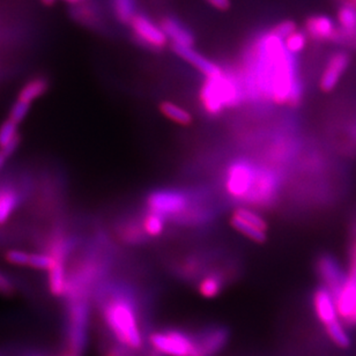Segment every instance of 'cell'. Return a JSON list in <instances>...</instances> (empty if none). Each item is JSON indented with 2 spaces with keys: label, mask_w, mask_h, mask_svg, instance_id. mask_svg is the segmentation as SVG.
<instances>
[{
  "label": "cell",
  "mask_w": 356,
  "mask_h": 356,
  "mask_svg": "<svg viewBox=\"0 0 356 356\" xmlns=\"http://www.w3.org/2000/svg\"><path fill=\"white\" fill-rule=\"evenodd\" d=\"M241 78L245 95L275 106H296L303 96L296 55L288 51L282 38L265 34L258 38Z\"/></svg>",
  "instance_id": "6da1fadb"
},
{
  "label": "cell",
  "mask_w": 356,
  "mask_h": 356,
  "mask_svg": "<svg viewBox=\"0 0 356 356\" xmlns=\"http://www.w3.org/2000/svg\"><path fill=\"white\" fill-rule=\"evenodd\" d=\"M102 314L106 325L118 343L130 350H140L144 339L130 295L122 291L110 295L103 305Z\"/></svg>",
  "instance_id": "7a4b0ae2"
},
{
  "label": "cell",
  "mask_w": 356,
  "mask_h": 356,
  "mask_svg": "<svg viewBox=\"0 0 356 356\" xmlns=\"http://www.w3.org/2000/svg\"><path fill=\"white\" fill-rule=\"evenodd\" d=\"M247 95L243 83L232 73L206 78L199 92V102L209 116L216 117L226 109H233L243 102Z\"/></svg>",
  "instance_id": "3957f363"
},
{
  "label": "cell",
  "mask_w": 356,
  "mask_h": 356,
  "mask_svg": "<svg viewBox=\"0 0 356 356\" xmlns=\"http://www.w3.org/2000/svg\"><path fill=\"white\" fill-rule=\"evenodd\" d=\"M146 205L151 212L186 225L199 222L206 216L202 209H193V195L179 188H160L152 191L146 199Z\"/></svg>",
  "instance_id": "277c9868"
},
{
  "label": "cell",
  "mask_w": 356,
  "mask_h": 356,
  "mask_svg": "<svg viewBox=\"0 0 356 356\" xmlns=\"http://www.w3.org/2000/svg\"><path fill=\"white\" fill-rule=\"evenodd\" d=\"M258 168L259 165L244 159H238L229 163L225 172L227 195L236 202H247L254 188Z\"/></svg>",
  "instance_id": "5b68a950"
},
{
  "label": "cell",
  "mask_w": 356,
  "mask_h": 356,
  "mask_svg": "<svg viewBox=\"0 0 356 356\" xmlns=\"http://www.w3.org/2000/svg\"><path fill=\"white\" fill-rule=\"evenodd\" d=\"M153 350L165 356H200L198 340L175 330L160 331L149 337Z\"/></svg>",
  "instance_id": "8992f818"
},
{
  "label": "cell",
  "mask_w": 356,
  "mask_h": 356,
  "mask_svg": "<svg viewBox=\"0 0 356 356\" xmlns=\"http://www.w3.org/2000/svg\"><path fill=\"white\" fill-rule=\"evenodd\" d=\"M89 307L87 298H71L69 307L70 352L80 356L87 343Z\"/></svg>",
  "instance_id": "52a82bcc"
},
{
  "label": "cell",
  "mask_w": 356,
  "mask_h": 356,
  "mask_svg": "<svg viewBox=\"0 0 356 356\" xmlns=\"http://www.w3.org/2000/svg\"><path fill=\"white\" fill-rule=\"evenodd\" d=\"M280 188L281 176L279 172L272 168L259 167L254 188L245 204L252 205V207H268L277 200Z\"/></svg>",
  "instance_id": "ba28073f"
},
{
  "label": "cell",
  "mask_w": 356,
  "mask_h": 356,
  "mask_svg": "<svg viewBox=\"0 0 356 356\" xmlns=\"http://www.w3.org/2000/svg\"><path fill=\"white\" fill-rule=\"evenodd\" d=\"M130 24L136 38L148 48L163 49L167 45L168 38L163 29L144 14H137Z\"/></svg>",
  "instance_id": "9c48e42d"
},
{
  "label": "cell",
  "mask_w": 356,
  "mask_h": 356,
  "mask_svg": "<svg viewBox=\"0 0 356 356\" xmlns=\"http://www.w3.org/2000/svg\"><path fill=\"white\" fill-rule=\"evenodd\" d=\"M317 272L324 282V286L336 298L347 279V274L343 272L339 261L331 254H322L317 261Z\"/></svg>",
  "instance_id": "30bf717a"
},
{
  "label": "cell",
  "mask_w": 356,
  "mask_h": 356,
  "mask_svg": "<svg viewBox=\"0 0 356 356\" xmlns=\"http://www.w3.org/2000/svg\"><path fill=\"white\" fill-rule=\"evenodd\" d=\"M350 63V57L347 52L338 51L333 54L327 60L325 69L323 70L319 88L324 92H332L348 69Z\"/></svg>",
  "instance_id": "8fae6325"
},
{
  "label": "cell",
  "mask_w": 356,
  "mask_h": 356,
  "mask_svg": "<svg viewBox=\"0 0 356 356\" xmlns=\"http://www.w3.org/2000/svg\"><path fill=\"white\" fill-rule=\"evenodd\" d=\"M314 309H315L316 316L319 319V322L326 327L340 322L339 312L337 308L336 298L333 296L332 293L325 287H319L314 294L312 298Z\"/></svg>",
  "instance_id": "7c38bea8"
},
{
  "label": "cell",
  "mask_w": 356,
  "mask_h": 356,
  "mask_svg": "<svg viewBox=\"0 0 356 356\" xmlns=\"http://www.w3.org/2000/svg\"><path fill=\"white\" fill-rule=\"evenodd\" d=\"M172 50L176 55L184 59L190 65L198 70L199 72L205 76V78H213L220 76L223 72L222 69L216 63L211 62L205 56L195 51L192 47H181V45H172Z\"/></svg>",
  "instance_id": "4fadbf2b"
},
{
  "label": "cell",
  "mask_w": 356,
  "mask_h": 356,
  "mask_svg": "<svg viewBox=\"0 0 356 356\" xmlns=\"http://www.w3.org/2000/svg\"><path fill=\"white\" fill-rule=\"evenodd\" d=\"M307 34L317 41H326L336 38L337 27L334 21L327 15H314L305 24Z\"/></svg>",
  "instance_id": "5bb4252c"
},
{
  "label": "cell",
  "mask_w": 356,
  "mask_h": 356,
  "mask_svg": "<svg viewBox=\"0 0 356 356\" xmlns=\"http://www.w3.org/2000/svg\"><path fill=\"white\" fill-rule=\"evenodd\" d=\"M161 28L170 38L172 44L181 45V47H192L195 44V36L181 21L176 17H167L161 21Z\"/></svg>",
  "instance_id": "9a60e30c"
},
{
  "label": "cell",
  "mask_w": 356,
  "mask_h": 356,
  "mask_svg": "<svg viewBox=\"0 0 356 356\" xmlns=\"http://www.w3.org/2000/svg\"><path fill=\"white\" fill-rule=\"evenodd\" d=\"M22 202L20 192L13 186L0 188V226L10 220Z\"/></svg>",
  "instance_id": "2e32d148"
},
{
  "label": "cell",
  "mask_w": 356,
  "mask_h": 356,
  "mask_svg": "<svg viewBox=\"0 0 356 356\" xmlns=\"http://www.w3.org/2000/svg\"><path fill=\"white\" fill-rule=\"evenodd\" d=\"M69 273L66 270V261H55L51 270H48V284L50 293L56 298L65 296L67 291Z\"/></svg>",
  "instance_id": "e0dca14e"
},
{
  "label": "cell",
  "mask_w": 356,
  "mask_h": 356,
  "mask_svg": "<svg viewBox=\"0 0 356 356\" xmlns=\"http://www.w3.org/2000/svg\"><path fill=\"white\" fill-rule=\"evenodd\" d=\"M227 341L226 331L222 329L211 330L198 339L200 356H213L219 352Z\"/></svg>",
  "instance_id": "ac0fdd59"
},
{
  "label": "cell",
  "mask_w": 356,
  "mask_h": 356,
  "mask_svg": "<svg viewBox=\"0 0 356 356\" xmlns=\"http://www.w3.org/2000/svg\"><path fill=\"white\" fill-rule=\"evenodd\" d=\"M49 80L44 76H36L24 83V87L20 89L17 94V99L24 102L31 103L36 99H41L45 92L49 90Z\"/></svg>",
  "instance_id": "d6986e66"
},
{
  "label": "cell",
  "mask_w": 356,
  "mask_h": 356,
  "mask_svg": "<svg viewBox=\"0 0 356 356\" xmlns=\"http://www.w3.org/2000/svg\"><path fill=\"white\" fill-rule=\"evenodd\" d=\"M230 223L238 233L248 237L249 240L254 241L256 243H264L266 241L267 236L265 230H261V228H258L257 226H254V225L249 222L247 220H244L243 218H241L240 216H237L235 213L230 219Z\"/></svg>",
  "instance_id": "ffe728a7"
},
{
  "label": "cell",
  "mask_w": 356,
  "mask_h": 356,
  "mask_svg": "<svg viewBox=\"0 0 356 356\" xmlns=\"http://www.w3.org/2000/svg\"><path fill=\"white\" fill-rule=\"evenodd\" d=\"M223 288V277L219 273L206 275L198 284L199 293L206 298H214L221 293Z\"/></svg>",
  "instance_id": "44dd1931"
},
{
  "label": "cell",
  "mask_w": 356,
  "mask_h": 356,
  "mask_svg": "<svg viewBox=\"0 0 356 356\" xmlns=\"http://www.w3.org/2000/svg\"><path fill=\"white\" fill-rule=\"evenodd\" d=\"M160 110L168 120H172L179 125H190L192 123L191 113L175 103L165 101L160 104Z\"/></svg>",
  "instance_id": "7402d4cb"
},
{
  "label": "cell",
  "mask_w": 356,
  "mask_h": 356,
  "mask_svg": "<svg viewBox=\"0 0 356 356\" xmlns=\"http://www.w3.org/2000/svg\"><path fill=\"white\" fill-rule=\"evenodd\" d=\"M165 220L167 219L158 213L147 211L146 216L143 218V221H141L145 234L151 237L160 236L165 230Z\"/></svg>",
  "instance_id": "603a6c76"
},
{
  "label": "cell",
  "mask_w": 356,
  "mask_h": 356,
  "mask_svg": "<svg viewBox=\"0 0 356 356\" xmlns=\"http://www.w3.org/2000/svg\"><path fill=\"white\" fill-rule=\"evenodd\" d=\"M120 236L125 243L137 244L144 241L146 234H145L143 225L138 226L137 223L127 222L124 223L120 228Z\"/></svg>",
  "instance_id": "cb8c5ba5"
},
{
  "label": "cell",
  "mask_w": 356,
  "mask_h": 356,
  "mask_svg": "<svg viewBox=\"0 0 356 356\" xmlns=\"http://www.w3.org/2000/svg\"><path fill=\"white\" fill-rule=\"evenodd\" d=\"M113 8L117 19L124 24H130L137 15L134 0H113Z\"/></svg>",
  "instance_id": "d4e9b609"
},
{
  "label": "cell",
  "mask_w": 356,
  "mask_h": 356,
  "mask_svg": "<svg viewBox=\"0 0 356 356\" xmlns=\"http://www.w3.org/2000/svg\"><path fill=\"white\" fill-rule=\"evenodd\" d=\"M338 22L343 31H354L356 29V8L355 5H343L338 10Z\"/></svg>",
  "instance_id": "484cf974"
},
{
  "label": "cell",
  "mask_w": 356,
  "mask_h": 356,
  "mask_svg": "<svg viewBox=\"0 0 356 356\" xmlns=\"http://www.w3.org/2000/svg\"><path fill=\"white\" fill-rule=\"evenodd\" d=\"M326 332H327L330 339L332 340L333 343L340 348H348L350 346V336L341 324V321L326 327Z\"/></svg>",
  "instance_id": "4316f807"
},
{
  "label": "cell",
  "mask_w": 356,
  "mask_h": 356,
  "mask_svg": "<svg viewBox=\"0 0 356 356\" xmlns=\"http://www.w3.org/2000/svg\"><path fill=\"white\" fill-rule=\"evenodd\" d=\"M20 136L19 134V124L14 123L13 120L7 118L1 125H0V148H3L7 145Z\"/></svg>",
  "instance_id": "83f0119b"
},
{
  "label": "cell",
  "mask_w": 356,
  "mask_h": 356,
  "mask_svg": "<svg viewBox=\"0 0 356 356\" xmlns=\"http://www.w3.org/2000/svg\"><path fill=\"white\" fill-rule=\"evenodd\" d=\"M284 42L288 51L298 55V52L303 51L307 45V35L303 31H296L284 40Z\"/></svg>",
  "instance_id": "f1b7e54d"
},
{
  "label": "cell",
  "mask_w": 356,
  "mask_h": 356,
  "mask_svg": "<svg viewBox=\"0 0 356 356\" xmlns=\"http://www.w3.org/2000/svg\"><path fill=\"white\" fill-rule=\"evenodd\" d=\"M31 104H29V103H26L17 99V101L13 103V106H10L8 118L10 120H13L14 123L20 125L26 120V117L28 116V113L31 111Z\"/></svg>",
  "instance_id": "f546056e"
},
{
  "label": "cell",
  "mask_w": 356,
  "mask_h": 356,
  "mask_svg": "<svg viewBox=\"0 0 356 356\" xmlns=\"http://www.w3.org/2000/svg\"><path fill=\"white\" fill-rule=\"evenodd\" d=\"M55 264V259L47 254H31V261H29V267L38 270H51V267Z\"/></svg>",
  "instance_id": "4dcf8cb0"
},
{
  "label": "cell",
  "mask_w": 356,
  "mask_h": 356,
  "mask_svg": "<svg viewBox=\"0 0 356 356\" xmlns=\"http://www.w3.org/2000/svg\"><path fill=\"white\" fill-rule=\"evenodd\" d=\"M235 214L240 216L241 218H243L244 220H247L249 222L252 223L254 226H257L258 228H261V230L267 232V222L263 218H261L258 213L254 212L252 209H248V207H237L235 209Z\"/></svg>",
  "instance_id": "1f68e13d"
},
{
  "label": "cell",
  "mask_w": 356,
  "mask_h": 356,
  "mask_svg": "<svg viewBox=\"0 0 356 356\" xmlns=\"http://www.w3.org/2000/svg\"><path fill=\"white\" fill-rule=\"evenodd\" d=\"M5 259L8 264L14 265V266L29 267L31 254H28L26 251L13 249V250L7 251Z\"/></svg>",
  "instance_id": "d6a6232c"
},
{
  "label": "cell",
  "mask_w": 356,
  "mask_h": 356,
  "mask_svg": "<svg viewBox=\"0 0 356 356\" xmlns=\"http://www.w3.org/2000/svg\"><path fill=\"white\" fill-rule=\"evenodd\" d=\"M298 29H296L295 22L291 20H286L282 21L280 24H277L272 31H273L274 34L277 35L279 38L286 40L289 35L293 34Z\"/></svg>",
  "instance_id": "836d02e7"
},
{
  "label": "cell",
  "mask_w": 356,
  "mask_h": 356,
  "mask_svg": "<svg viewBox=\"0 0 356 356\" xmlns=\"http://www.w3.org/2000/svg\"><path fill=\"white\" fill-rule=\"evenodd\" d=\"M14 284L6 274L3 273L0 270V294L3 296H10L14 293Z\"/></svg>",
  "instance_id": "e575fe53"
},
{
  "label": "cell",
  "mask_w": 356,
  "mask_h": 356,
  "mask_svg": "<svg viewBox=\"0 0 356 356\" xmlns=\"http://www.w3.org/2000/svg\"><path fill=\"white\" fill-rule=\"evenodd\" d=\"M207 3L216 10H226L229 8L230 0H207Z\"/></svg>",
  "instance_id": "d590c367"
},
{
  "label": "cell",
  "mask_w": 356,
  "mask_h": 356,
  "mask_svg": "<svg viewBox=\"0 0 356 356\" xmlns=\"http://www.w3.org/2000/svg\"><path fill=\"white\" fill-rule=\"evenodd\" d=\"M7 160H8V158H7L6 155L0 151V170L3 168V165L6 163Z\"/></svg>",
  "instance_id": "8d00e7d4"
},
{
  "label": "cell",
  "mask_w": 356,
  "mask_h": 356,
  "mask_svg": "<svg viewBox=\"0 0 356 356\" xmlns=\"http://www.w3.org/2000/svg\"><path fill=\"white\" fill-rule=\"evenodd\" d=\"M42 3L47 5V6H51V5L56 3V0H42Z\"/></svg>",
  "instance_id": "74e56055"
},
{
  "label": "cell",
  "mask_w": 356,
  "mask_h": 356,
  "mask_svg": "<svg viewBox=\"0 0 356 356\" xmlns=\"http://www.w3.org/2000/svg\"><path fill=\"white\" fill-rule=\"evenodd\" d=\"M66 3H72V5H76V3H83L85 0H64Z\"/></svg>",
  "instance_id": "f35d334b"
},
{
  "label": "cell",
  "mask_w": 356,
  "mask_h": 356,
  "mask_svg": "<svg viewBox=\"0 0 356 356\" xmlns=\"http://www.w3.org/2000/svg\"><path fill=\"white\" fill-rule=\"evenodd\" d=\"M348 323H350V324H356V309L353 316H352V318L350 319V322Z\"/></svg>",
  "instance_id": "ab89813d"
},
{
  "label": "cell",
  "mask_w": 356,
  "mask_h": 356,
  "mask_svg": "<svg viewBox=\"0 0 356 356\" xmlns=\"http://www.w3.org/2000/svg\"><path fill=\"white\" fill-rule=\"evenodd\" d=\"M63 356H78V355H76V354H73V353H71V352H69V353L65 354V355H63Z\"/></svg>",
  "instance_id": "60d3db41"
},
{
  "label": "cell",
  "mask_w": 356,
  "mask_h": 356,
  "mask_svg": "<svg viewBox=\"0 0 356 356\" xmlns=\"http://www.w3.org/2000/svg\"><path fill=\"white\" fill-rule=\"evenodd\" d=\"M353 1H354V3H353L354 5H355V6H356V0H353Z\"/></svg>",
  "instance_id": "b9f144b4"
}]
</instances>
